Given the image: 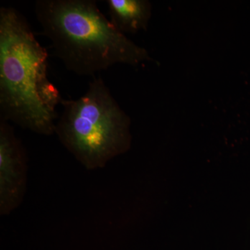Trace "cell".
<instances>
[{"label":"cell","mask_w":250,"mask_h":250,"mask_svg":"<svg viewBox=\"0 0 250 250\" xmlns=\"http://www.w3.org/2000/svg\"><path fill=\"white\" fill-rule=\"evenodd\" d=\"M112 24L122 34L146 30L152 16V4L147 0H106Z\"/></svg>","instance_id":"obj_5"},{"label":"cell","mask_w":250,"mask_h":250,"mask_svg":"<svg viewBox=\"0 0 250 250\" xmlns=\"http://www.w3.org/2000/svg\"><path fill=\"white\" fill-rule=\"evenodd\" d=\"M61 104L55 134L86 170L103 168L131 147V119L101 77H94L80 98Z\"/></svg>","instance_id":"obj_3"},{"label":"cell","mask_w":250,"mask_h":250,"mask_svg":"<svg viewBox=\"0 0 250 250\" xmlns=\"http://www.w3.org/2000/svg\"><path fill=\"white\" fill-rule=\"evenodd\" d=\"M47 70L48 53L25 17L15 8H0V120L55 134L57 107L63 99Z\"/></svg>","instance_id":"obj_1"},{"label":"cell","mask_w":250,"mask_h":250,"mask_svg":"<svg viewBox=\"0 0 250 250\" xmlns=\"http://www.w3.org/2000/svg\"><path fill=\"white\" fill-rule=\"evenodd\" d=\"M34 11L56 55L77 75L94 77L116 64L137 66L151 60L144 47L117 30L95 0H37Z\"/></svg>","instance_id":"obj_2"},{"label":"cell","mask_w":250,"mask_h":250,"mask_svg":"<svg viewBox=\"0 0 250 250\" xmlns=\"http://www.w3.org/2000/svg\"><path fill=\"white\" fill-rule=\"evenodd\" d=\"M27 184L25 149L9 122L0 120V215L11 214L24 200Z\"/></svg>","instance_id":"obj_4"}]
</instances>
